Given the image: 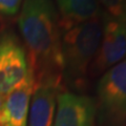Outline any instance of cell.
I'll list each match as a JSON object with an SVG mask.
<instances>
[{
    "mask_svg": "<svg viewBox=\"0 0 126 126\" xmlns=\"http://www.w3.org/2000/svg\"><path fill=\"white\" fill-rule=\"evenodd\" d=\"M32 75L26 50L14 36L0 37V94L6 96Z\"/></svg>",
    "mask_w": 126,
    "mask_h": 126,
    "instance_id": "cell-5",
    "label": "cell"
},
{
    "mask_svg": "<svg viewBox=\"0 0 126 126\" xmlns=\"http://www.w3.org/2000/svg\"><path fill=\"white\" fill-rule=\"evenodd\" d=\"M34 90L33 74L4 97L0 126H27L30 102Z\"/></svg>",
    "mask_w": 126,
    "mask_h": 126,
    "instance_id": "cell-8",
    "label": "cell"
},
{
    "mask_svg": "<svg viewBox=\"0 0 126 126\" xmlns=\"http://www.w3.org/2000/svg\"><path fill=\"white\" fill-rule=\"evenodd\" d=\"M98 2L112 17L126 19V0H98Z\"/></svg>",
    "mask_w": 126,
    "mask_h": 126,
    "instance_id": "cell-10",
    "label": "cell"
},
{
    "mask_svg": "<svg viewBox=\"0 0 126 126\" xmlns=\"http://www.w3.org/2000/svg\"><path fill=\"white\" fill-rule=\"evenodd\" d=\"M55 1L60 19L61 30L92 20L101 16L103 12L98 0H55Z\"/></svg>",
    "mask_w": 126,
    "mask_h": 126,
    "instance_id": "cell-9",
    "label": "cell"
},
{
    "mask_svg": "<svg viewBox=\"0 0 126 126\" xmlns=\"http://www.w3.org/2000/svg\"><path fill=\"white\" fill-rule=\"evenodd\" d=\"M126 58V19H118L103 10L102 38L90 65L93 74L105 73Z\"/></svg>",
    "mask_w": 126,
    "mask_h": 126,
    "instance_id": "cell-4",
    "label": "cell"
},
{
    "mask_svg": "<svg viewBox=\"0 0 126 126\" xmlns=\"http://www.w3.org/2000/svg\"><path fill=\"white\" fill-rule=\"evenodd\" d=\"M23 0H0V15L11 17L20 11Z\"/></svg>",
    "mask_w": 126,
    "mask_h": 126,
    "instance_id": "cell-11",
    "label": "cell"
},
{
    "mask_svg": "<svg viewBox=\"0 0 126 126\" xmlns=\"http://www.w3.org/2000/svg\"><path fill=\"white\" fill-rule=\"evenodd\" d=\"M102 14L92 20L61 30L62 79L74 87L84 82L87 69L99 49Z\"/></svg>",
    "mask_w": 126,
    "mask_h": 126,
    "instance_id": "cell-2",
    "label": "cell"
},
{
    "mask_svg": "<svg viewBox=\"0 0 126 126\" xmlns=\"http://www.w3.org/2000/svg\"><path fill=\"white\" fill-rule=\"evenodd\" d=\"M97 111L104 126L126 123V58L103 74L97 86Z\"/></svg>",
    "mask_w": 126,
    "mask_h": 126,
    "instance_id": "cell-3",
    "label": "cell"
},
{
    "mask_svg": "<svg viewBox=\"0 0 126 126\" xmlns=\"http://www.w3.org/2000/svg\"><path fill=\"white\" fill-rule=\"evenodd\" d=\"M18 25L34 81L62 80L61 27L54 0H23Z\"/></svg>",
    "mask_w": 126,
    "mask_h": 126,
    "instance_id": "cell-1",
    "label": "cell"
},
{
    "mask_svg": "<svg viewBox=\"0 0 126 126\" xmlns=\"http://www.w3.org/2000/svg\"><path fill=\"white\" fill-rule=\"evenodd\" d=\"M96 102L90 97L64 92L57 97L53 126H94Z\"/></svg>",
    "mask_w": 126,
    "mask_h": 126,
    "instance_id": "cell-6",
    "label": "cell"
},
{
    "mask_svg": "<svg viewBox=\"0 0 126 126\" xmlns=\"http://www.w3.org/2000/svg\"><path fill=\"white\" fill-rule=\"evenodd\" d=\"M3 103H4V96H2V94H0V115H1V111H2Z\"/></svg>",
    "mask_w": 126,
    "mask_h": 126,
    "instance_id": "cell-12",
    "label": "cell"
},
{
    "mask_svg": "<svg viewBox=\"0 0 126 126\" xmlns=\"http://www.w3.org/2000/svg\"><path fill=\"white\" fill-rule=\"evenodd\" d=\"M62 80L46 79L34 82L27 126H53L57 97L61 92Z\"/></svg>",
    "mask_w": 126,
    "mask_h": 126,
    "instance_id": "cell-7",
    "label": "cell"
}]
</instances>
